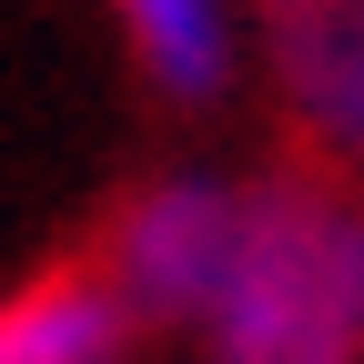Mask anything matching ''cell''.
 Returning a JSON list of instances; mask_svg holds the SVG:
<instances>
[{"mask_svg":"<svg viewBox=\"0 0 364 364\" xmlns=\"http://www.w3.org/2000/svg\"><path fill=\"white\" fill-rule=\"evenodd\" d=\"M354 182H364V152H354Z\"/></svg>","mask_w":364,"mask_h":364,"instance_id":"6","label":"cell"},{"mask_svg":"<svg viewBox=\"0 0 364 364\" xmlns=\"http://www.w3.org/2000/svg\"><path fill=\"white\" fill-rule=\"evenodd\" d=\"M213 364H364V182L334 162L243 172V243L203 314Z\"/></svg>","mask_w":364,"mask_h":364,"instance_id":"1","label":"cell"},{"mask_svg":"<svg viewBox=\"0 0 364 364\" xmlns=\"http://www.w3.org/2000/svg\"><path fill=\"white\" fill-rule=\"evenodd\" d=\"M233 243H243V172H203V162H172L152 182H132L112 233H102V263L112 294L132 304V324H182L203 334V314L233 273Z\"/></svg>","mask_w":364,"mask_h":364,"instance_id":"2","label":"cell"},{"mask_svg":"<svg viewBox=\"0 0 364 364\" xmlns=\"http://www.w3.org/2000/svg\"><path fill=\"white\" fill-rule=\"evenodd\" d=\"M273 102L304 132L314 162L354 172L364 152V0H243Z\"/></svg>","mask_w":364,"mask_h":364,"instance_id":"3","label":"cell"},{"mask_svg":"<svg viewBox=\"0 0 364 364\" xmlns=\"http://www.w3.org/2000/svg\"><path fill=\"white\" fill-rule=\"evenodd\" d=\"M132 304L102 263H51L0 294V364H132Z\"/></svg>","mask_w":364,"mask_h":364,"instance_id":"4","label":"cell"},{"mask_svg":"<svg viewBox=\"0 0 364 364\" xmlns=\"http://www.w3.org/2000/svg\"><path fill=\"white\" fill-rule=\"evenodd\" d=\"M112 21L132 41V61H142V81L182 112H213L243 71V11L233 0H112Z\"/></svg>","mask_w":364,"mask_h":364,"instance_id":"5","label":"cell"}]
</instances>
